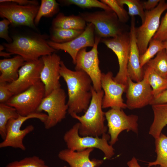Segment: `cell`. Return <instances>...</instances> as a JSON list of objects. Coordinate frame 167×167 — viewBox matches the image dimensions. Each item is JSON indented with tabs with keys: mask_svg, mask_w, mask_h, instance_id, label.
I'll use <instances>...</instances> for the list:
<instances>
[{
	"mask_svg": "<svg viewBox=\"0 0 167 167\" xmlns=\"http://www.w3.org/2000/svg\"><path fill=\"white\" fill-rule=\"evenodd\" d=\"M92 92V99L84 114L79 116L73 113L70 115L79 122V133L80 136L100 137L107 130L104 124L106 119L102 107L104 92L102 89L97 92L93 87Z\"/></svg>",
	"mask_w": 167,
	"mask_h": 167,
	"instance_id": "obj_3",
	"label": "cell"
},
{
	"mask_svg": "<svg viewBox=\"0 0 167 167\" xmlns=\"http://www.w3.org/2000/svg\"><path fill=\"white\" fill-rule=\"evenodd\" d=\"M45 97V86L40 81L25 91L13 96L5 104L15 108L19 115L26 116L37 113Z\"/></svg>",
	"mask_w": 167,
	"mask_h": 167,
	"instance_id": "obj_8",
	"label": "cell"
},
{
	"mask_svg": "<svg viewBox=\"0 0 167 167\" xmlns=\"http://www.w3.org/2000/svg\"><path fill=\"white\" fill-rule=\"evenodd\" d=\"M167 9V2L161 0L157 6L150 11H145V18L141 26L135 29L138 46L140 55L147 49L150 41L157 31L160 24V18Z\"/></svg>",
	"mask_w": 167,
	"mask_h": 167,
	"instance_id": "obj_10",
	"label": "cell"
},
{
	"mask_svg": "<svg viewBox=\"0 0 167 167\" xmlns=\"http://www.w3.org/2000/svg\"><path fill=\"white\" fill-rule=\"evenodd\" d=\"M7 83H0V102L6 103L13 95L7 86Z\"/></svg>",
	"mask_w": 167,
	"mask_h": 167,
	"instance_id": "obj_37",
	"label": "cell"
},
{
	"mask_svg": "<svg viewBox=\"0 0 167 167\" xmlns=\"http://www.w3.org/2000/svg\"><path fill=\"white\" fill-rule=\"evenodd\" d=\"M146 65L152 68L161 77L167 79V54L165 49L159 52L156 57Z\"/></svg>",
	"mask_w": 167,
	"mask_h": 167,
	"instance_id": "obj_29",
	"label": "cell"
},
{
	"mask_svg": "<svg viewBox=\"0 0 167 167\" xmlns=\"http://www.w3.org/2000/svg\"><path fill=\"white\" fill-rule=\"evenodd\" d=\"M63 167H68L67 166H64Z\"/></svg>",
	"mask_w": 167,
	"mask_h": 167,
	"instance_id": "obj_45",
	"label": "cell"
},
{
	"mask_svg": "<svg viewBox=\"0 0 167 167\" xmlns=\"http://www.w3.org/2000/svg\"><path fill=\"white\" fill-rule=\"evenodd\" d=\"M47 117V114L37 112L26 116L19 115L17 118L10 119L6 126V138L0 143V148L11 147L25 151L26 148L23 143V139L27 135L33 131L34 127L30 125L21 130L22 125L27 120L33 118L39 119L44 123Z\"/></svg>",
	"mask_w": 167,
	"mask_h": 167,
	"instance_id": "obj_6",
	"label": "cell"
},
{
	"mask_svg": "<svg viewBox=\"0 0 167 167\" xmlns=\"http://www.w3.org/2000/svg\"><path fill=\"white\" fill-rule=\"evenodd\" d=\"M101 38L95 36V43L92 49L87 51L86 48L81 49L76 58L75 70L85 72L91 78L92 87L97 92L102 90L101 86L102 73L100 68L98 46Z\"/></svg>",
	"mask_w": 167,
	"mask_h": 167,
	"instance_id": "obj_11",
	"label": "cell"
},
{
	"mask_svg": "<svg viewBox=\"0 0 167 167\" xmlns=\"http://www.w3.org/2000/svg\"><path fill=\"white\" fill-rule=\"evenodd\" d=\"M11 24L7 19L4 18L0 21V37L5 40L7 43H11L12 39L9 35V26Z\"/></svg>",
	"mask_w": 167,
	"mask_h": 167,
	"instance_id": "obj_36",
	"label": "cell"
},
{
	"mask_svg": "<svg viewBox=\"0 0 167 167\" xmlns=\"http://www.w3.org/2000/svg\"><path fill=\"white\" fill-rule=\"evenodd\" d=\"M3 167H49L39 156H34L26 157L19 161L9 163Z\"/></svg>",
	"mask_w": 167,
	"mask_h": 167,
	"instance_id": "obj_33",
	"label": "cell"
},
{
	"mask_svg": "<svg viewBox=\"0 0 167 167\" xmlns=\"http://www.w3.org/2000/svg\"><path fill=\"white\" fill-rule=\"evenodd\" d=\"M160 167H161L160 166Z\"/></svg>",
	"mask_w": 167,
	"mask_h": 167,
	"instance_id": "obj_46",
	"label": "cell"
},
{
	"mask_svg": "<svg viewBox=\"0 0 167 167\" xmlns=\"http://www.w3.org/2000/svg\"><path fill=\"white\" fill-rule=\"evenodd\" d=\"M25 62L19 55L11 58L1 59L0 83H10L16 80L19 76V70Z\"/></svg>",
	"mask_w": 167,
	"mask_h": 167,
	"instance_id": "obj_21",
	"label": "cell"
},
{
	"mask_svg": "<svg viewBox=\"0 0 167 167\" xmlns=\"http://www.w3.org/2000/svg\"><path fill=\"white\" fill-rule=\"evenodd\" d=\"M79 123L75 124L64 134L63 139L67 148L80 152L89 148H96L104 154V159H109L114 155V149L108 143L110 139L109 134L105 133L101 137L91 136H81L79 134Z\"/></svg>",
	"mask_w": 167,
	"mask_h": 167,
	"instance_id": "obj_4",
	"label": "cell"
},
{
	"mask_svg": "<svg viewBox=\"0 0 167 167\" xmlns=\"http://www.w3.org/2000/svg\"><path fill=\"white\" fill-rule=\"evenodd\" d=\"M66 95L61 88L55 90L43 99L37 112L44 111L48 117L44 123L45 128L50 129L66 118L68 109L66 103Z\"/></svg>",
	"mask_w": 167,
	"mask_h": 167,
	"instance_id": "obj_7",
	"label": "cell"
},
{
	"mask_svg": "<svg viewBox=\"0 0 167 167\" xmlns=\"http://www.w3.org/2000/svg\"><path fill=\"white\" fill-rule=\"evenodd\" d=\"M118 3L123 6L124 5L128 7V14L131 17L138 15L140 18L142 23L145 18V11L143 8L142 2L139 0H117Z\"/></svg>",
	"mask_w": 167,
	"mask_h": 167,
	"instance_id": "obj_31",
	"label": "cell"
},
{
	"mask_svg": "<svg viewBox=\"0 0 167 167\" xmlns=\"http://www.w3.org/2000/svg\"><path fill=\"white\" fill-rule=\"evenodd\" d=\"M104 113L110 136L109 143L110 145L113 146L116 143L118 140L119 135L123 131L138 133L137 115H127L122 109L119 108H111Z\"/></svg>",
	"mask_w": 167,
	"mask_h": 167,
	"instance_id": "obj_13",
	"label": "cell"
},
{
	"mask_svg": "<svg viewBox=\"0 0 167 167\" xmlns=\"http://www.w3.org/2000/svg\"><path fill=\"white\" fill-rule=\"evenodd\" d=\"M79 15L86 22L93 24L95 36L101 39L114 37L127 31L113 11L79 12Z\"/></svg>",
	"mask_w": 167,
	"mask_h": 167,
	"instance_id": "obj_5",
	"label": "cell"
},
{
	"mask_svg": "<svg viewBox=\"0 0 167 167\" xmlns=\"http://www.w3.org/2000/svg\"><path fill=\"white\" fill-rule=\"evenodd\" d=\"M21 5H34L39 6V3L35 0H7Z\"/></svg>",
	"mask_w": 167,
	"mask_h": 167,
	"instance_id": "obj_40",
	"label": "cell"
},
{
	"mask_svg": "<svg viewBox=\"0 0 167 167\" xmlns=\"http://www.w3.org/2000/svg\"><path fill=\"white\" fill-rule=\"evenodd\" d=\"M58 2L62 5H74L82 8H99L105 10L112 11L108 5L97 0H62Z\"/></svg>",
	"mask_w": 167,
	"mask_h": 167,
	"instance_id": "obj_32",
	"label": "cell"
},
{
	"mask_svg": "<svg viewBox=\"0 0 167 167\" xmlns=\"http://www.w3.org/2000/svg\"><path fill=\"white\" fill-rule=\"evenodd\" d=\"M84 30L52 28L50 35V41L57 43L68 42L80 35Z\"/></svg>",
	"mask_w": 167,
	"mask_h": 167,
	"instance_id": "obj_26",
	"label": "cell"
},
{
	"mask_svg": "<svg viewBox=\"0 0 167 167\" xmlns=\"http://www.w3.org/2000/svg\"><path fill=\"white\" fill-rule=\"evenodd\" d=\"M0 16L13 26H26L36 29L34 20L39 6L21 5L7 0H0Z\"/></svg>",
	"mask_w": 167,
	"mask_h": 167,
	"instance_id": "obj_9",
	"label": "cell"
},
{
	"mask_svg": "<svg viewBox=\"0 0 167 167\" xmlns=\"http://www.w3.org/2000/svg\"><path fill=\"white\" fill-rule=\"evenodd\" d=\"M143 68L147 72L148 80L152 89L153 98L156 97L167 88V79L161 77L146 65Z\"/></svg>",
	"mask_w": 167,
	"mask_h": 167,
	"instance_id": "obj_25",
	"label": "cell"
},
{
	"mask_svg": "<svg viewBox=\"0 0 167 167\" xmlns=\"http://www.w3.org/2000/svg\"><path fill=\"white\" fill-rule=\"evenodd\" d=\"M155 143L156 158L153 161L149 162L147 167L157 165L167 167V136L161 133L155 139Z\"/></svg>",
	"mask_w": 167,
	"mask_h": 167,
	"instance_id": "obj_24",
	"label": "cell"
},
{
	"mask_svg": "<svg viewBox=\"0 0 167 167\" xmlns=\"http://www.w3.org/2000/svg\"><path fill=\"white\" fill-rule=\"evenodd\" d=\"M143 79L135 82L128 77L126 91V104L130 109H140L150 105L153 98L152 89L148 80L147 71L144 69Z\"/></svg>",
	"mask_w": 167,
	"mask_h": 167,
	"instance_id": "obj_15",
	"label": "cell"
},
{
	"mask_svg": "<svg viewBox=\"0 0 167 167\" xmlns=\"http://www.w3.org/2000/svg\"><path fill=\"white\" fill-rule=\"evenodd\" d=\"M163 42L164 45L165 49L167 54V40Z\"/></svg>",
	"mask_w": 167,
	"mask_h": 167,
	"instance_id": "obj_43",
	"label": "cell"
},
{
	"mask_svg": "<svg viewBox=\"0 0 167 167\" xmlns=\"http://www.w3.org/2000/svg\"><path fill=\"white\" fill-rule=\"evenodd\" d=\"M44 65L40 74L41 81L45 87V96L61 88L60 57L54 53L41 57Z\"/></svg>",
	"mask_w": 167,
	"mask_h": 167,
	"instance_id": "obj_17",
	"label": "cell"
},
{
	"mask_svg": "<svg viewBox=\"0 0 167 167\" xmlns=\"http://www.w3.org/2000/svg\"><path fill=\"white\" fill-rule=\"evenodd\" d=\"M135 17H131L129 31L130 49L127 71L128 77L135 82H138L143 79L144 71L140 64V54L135 34Z\"/></svg>",
	"mask_w": 167,
	"mask_h": 167,
	"instance_id": "obj_19",
	"label": "cell"
},
{
	"mask_svg": "<svg viewBox=\"0 0 167 167\" xmlns=\"http://www.w3.org/2000/svg\"><path fill=\"white\" fill-rule=\"evenodd\" d=\"M13 54L12 53L6 52L2 51H0V56L4 57L6 58H9L11 57V56Z\"/></svg>",
	"mask_w": 167,
	"mask_h": 167,
	"instance_id": "obj_42",
	"label": "cell"
},
{
	"mask_svg": "<svg viewBox=\"0 0 167 167\" xmlns=\"http://www.w3.org/2000/svg\"><path fill=\"white\" fill-rule=\"evenodd\" d=\"M145 52L140 55V62L141 67H143L156 55L165 49L163 42L152 39Z\"/></svg>",
	"mask_w": 167,
	"mask_h": 167,
	"instance_id": "obj_30",
	"label": "cell"
},
{
	"mask_svg": "<svg viewBox=\"0 0 167 167\" xmlns=\"http://www.w3.org/2000/svg\"><path fill=\"white\" fill-rule=\"evenodd\" d=\"M94 149L89 148L76 152L67 148L60 151L58 156L60 159L67 163L70 167H98L103 163V160L90 159V154Z\"/></svg>",
	"mask_w": 167,
	"mask_h": 167,
	"instance_id": "obj_20",
	"label": "cell"
},
{
	"mask_svg": "<svg viewBox=\"0 0 167 167\" xmlns=\"http://www.w3.org/2000/svg\"><path fill=\"white\" fill-rule=\"evenodd\" d=\"M101 2L108 5L116 14L119 21L125 24L129 19V15L124 8L120 5L117 0H101Z\"/></svg>",
	"mask_w": 167,
	"mask_h": 167,
	"instance_id": "obj_34",
	"label": "cell"
},
{
	"mask_svg": "<svg viewBox=\"0 0 167 167\" xmlns=\"http://www.w3.org/2000/svg\"><path fill=\"white\" fill-rule=\"evenodd\" d=\"M4 49H5V48L3 45H0V51H3Z\"/></svg>",
	"mask_w": 167,
	"mask_h": 167,
	"instance_id": "obj_44",
	"label": "cell"
},
{
	"mask_svg": "<svg viewBox=\"0 0 167 167\" xmlns=\"http://www.w3.org/2000/svg\"><path fill=\"white\" fill-rule=\"evenodd\" d=\"M152 39L162 42L167 40V11L162 18L159 27Z\"/></svg>",
	"mask_w": 167,
	"mask_h": 167,
	"instance_id": "obj_35",
	"label": "cell"
},
{
	"mask_svg": "<svg viewBox=\"0 0 167 167\" xmlns=\"http://www.w3.org/2000/svg\"><path fill=\"white\" fill-rule=\"evenodd\" d=\"M113 77L111 71L102 73L101 86L104 92L102 108L110 107L125 109L127 108V106L124 102L122 95L126 92L127 85L116 82Z\"/></svg>",
	"mask_w": 167,
	"mask_h": 167,
	"instance_id": "obj_16",
	"label": "cell"
},
{
	"mask_svg": "<svg viewBox=\"0 0 167 167\" xmlns=\"http://www.w3.org/2000/svg\"><path fill=\"white\" fill-rule=\"evenodd\" d=\"M43 65L42 57L37 60L25 62L19 70L18 79L7 84L13 95L21 93L41 81L40 74Z\"/></svg>",
	"mask_w": 167,
	"mask_h": 167,
	"instance_id": "obj_14",
	"label": "cell"
},
{
	"mask_svg": "<svg viewBox=\"0 0 167 167\" xmlns=\"http://www.w3.org/2000/svg\"><path fill=\"white\" fill-rule=\"evenodd\" d=\"M59 11V4L55 0H41L40 6L34 20L36 25H38L43 17H51Z\"/></svg>",
	"mask_w": 167,
	"mask_h": 167,
	"instance_id": "obj_28",
	"label": "cell"
},
{
	"mask_svg": "<svg viewBox=\"0 0 167 167\" xmlns=\"http://www.w3.org/2000/svg\"><path fill=\"white\" fill-rule=\"evenodd\" d=\"M49 45L56 50H62L67 53L71 57L73 63L75 65L76 58L78 52L87 47H93L95 43L94 25L91 23L87 24L83 32L72 40L64 43H57L48 41Z\"/></svg>",
	"mask_w": 167,
	"mask_h": 167,
	"instance_id": "obj_18",
	"label": "cell"
},
{
	"mask_svg": "<svg viewBox=\"0 0 167 167\" xmlns=\"http://www.w3.org/2000/svg\"><path fill=\"white\" fill-rule=\"evenodd\" d=\"M152 107L154 119L149 134L155 139L159 136L167 125V103L153 105Z\"/></svg>",
	"mask_w": 167,
	"mask_h": 167,
	"instance_id": "obj_23",
	"label": "cell"
},
{
	"mask_svg": "<svg viewBox=\"0 0 167 167\" xmlns=\"http://www.w3.org/2000/svg\"><path fill=\"white\" fill-rule=\"evenodd\" d=\"M100 42L111 49L117 57L119 69L113 77L116 82L127 85V65L130 49L129 32L126 31L114 37L103 38Z\"/></svg>",
	"mask_w": 167,
	"mask_h": 167,
	"instance_id": "obj_12",
	"label": "cell"
},
{
	"mask_svg": "<svg viewBox=\"0 0 167 167\" xmlns=\"http://www.w3.org/2000/svg\"><path fill=\"white\" fill-rule=\"evenodd\" d=\"M52 28L65 29L84 30L86 22L79 15L66 16L59 13L52 22Z\"/></svg>",
	"mask_w": 167,
	"mask_h": 167,
	"instance_id": "obj_22",
	"label": "cell"
},
{
	"mask_svg": "<svg viewBox=\"0 0 167 167\" xmlns=\"http://www.w3.org/2000/svg\"><path fill=\"white\" fill-rule=\"evenodd\" d=\"M19 114L16 109L5 103H0V135L3 140L6 135V126L11 118H18Z\"/></svg>",
	"mask_w": 167,
	"mask_h": 167,
	"instance_id": "obj_27",
	"label": "cell"
},
{
	"mask_svg": "<svg viewBox=\"0 0 167 167\" xmlns=\"http://www.w3.org/2000/svg\"><path fill=\"white\" fill-rule=\"evenodd\" d=\"M167 103V88L160 94L153 98L150 105Z\"/></svg>",
	"mask_w": 167,
	"mask_h": 167,
	"instance_id": "obj_38",
	"label": "cell"
},
{
	"mask_svg": "<svg viewBox=\"0 0 167 167\" xmlns=\"http://www.w3.org/2000/svg\"><path fill=\"white\" fill-rule=\"evenodd\" d=\"M11 43L2 44L6 52L22 57L25 62L37 60L56 51L48 44L47 36L40 34L16 35Z\"/></svg>",
	"mask_w": 167,
	"mask_h": 167,
	"instance_id": "obj_2",
	"label": "cell"
},
{
	"mask_svg": "<svg viewBox=\"0 0 167 167\" xmlns=\"http://www.w3.org/2000/svg\"><path fill=\"white\" fill-rule=\"evenodd\" d=\"M160 1V0H148L142 2L143 8L145 11L151 10L157 6Z\"/></svg>",
	"mask_w": 167,
	"mask_h": 167,
	"instance_id": "obj_39",
	"label": "cell"
},
{
	"mask_svg": "<svg viewBox=\"0 0 167 167\" xmlns=\"http://www.w3.org/2000/svg\"><path fill=\"white\" fill-rule=\"evenodd\" d=\"M127 165L129 167H141L134 157L127 162Z\"/></svg>",
	"mask_w": 167,
	"mask_h": 167,
	"instance_id": "obj_41",
	"label": "cell"
},
{
	"mask_svg": "<svg viewBox=\"0 0 167 167\" xmlns=\"http://www.w3.org/2000/svg\"><path fill=\"white\" fill-rule=\"evenodd\" d=\"M60 74L67 88V113L71 115L85 112L92 96V82L91 78L82 71H73L69 69L62 60Z\"/></svg>",
	"mask_w": 167,
	"mask_h": 167,
	"instance_id": "obj_1",
	"label": "cell"
}]
</instances>
